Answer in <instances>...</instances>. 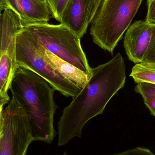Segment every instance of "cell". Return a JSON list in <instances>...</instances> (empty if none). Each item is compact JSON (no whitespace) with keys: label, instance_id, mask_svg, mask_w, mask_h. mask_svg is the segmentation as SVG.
Returning a JSON list of instances; mask_svg holds the SVG:
<instances>
[{"label":"cell","instance_id":"6da1fadb","mask_svg":"<svg viewBox=\"0 0 155 155\" xmlns=\"http://www.w3.org/2000/svg\"><path fill=\"white\" fill-rule=\"evenodd\" d=\"M126 75L118 65L107 62L92 69L90 79L64 109L58 123V146L81 138L90 119L103 114L108 102L125 84Z\"/></svg>","mask_w":155,"mask_h":155},{"label":"cell","instance_id":"7a4b0ae2","mask_svg":"<svg viewBox=\"0 0 155 155\" xmlns=\"http://www.w3.org/2000/svg\"><path fill=\"white\" fill-rule=\"evenodd\" d=\"M10 90L28 115L34 141L52 143L56 136L53 126L57 107L53 98L55 89L33 72L17 67Z\"/></svg>","mask_w":155,"mask_h":155},{"label":"cell","instance_id":"3957f363","mask_svg":"<svg viewBox=\"0 0 155 155\" xmlns=\"http://www.w3.org/2000/svg\"><path fill=\"white\" fill-rule=\"evenodd\" d=\"M143 0H103L91 22L94 42L113 55Z\"/></svg>","mask_w":155,"mask_h":155},{"label":"cell","instance_id":"277c9868","mask_svg":"<svg viewBox=\"0 0 155 155\" xmlns=\"http://www.w3.org/2000/svg\"><path fill=\"white\" fill-rule=\"evenodd\" d=\"M15 59L17 67L38 74L65 96L74 97L82 90L55 68L46 57L45 48L24 28L16 35Z\"/></svg>","mask_w":155,"mask_h":155},{"label":"cell","instance_id":"5b68a950","mask_svg":"<svg viewBox=\"0 0 155 155\" xmlns=\"http://www.w3.org/2000/svg\"><path fill=\"white\" fill-rule=\"evenodd\" d=\"M24 28L45 50L71 64L89 75H92L85 53L81 46V38L63 25L40 23Z\"/></svg>","mask_w":155,"mask_h":155},{"label":"cell","instance_id":"8992f818","mask_svg":"<svg viewBox=\"0 0 155 155\" xmlns=\"http://www.w3.org/2000/svg\"><path fill=\"white\" fill-rule=\"evenodd\" d=\"M29 117L16 97L0 111V155H26L34 141Z\"/></svg>","mask_w":155,"mask_h":155},{"label":"cell","instance_id":"52a82bcc","mask_svg":"<svg viewBox=\"0 0 155 155\" xmlns=\"http://www.w3.org/2000/svg\"><path fill=\"white\" fill-rule=\"evenodd\" d=\"M152 25L137 21L130 25L124 39V47L128 59L135 64L143 62L152 35Z\"/></svg>","mask_w":155,"mask_h":155},{"label":"cell","instance_id":"ba28073f","mask_svg":"<svg viewBox=\"0 0 155 155\" xmlns=\"http://www.w3.org/2000/svg\"><path fill=\"white\" fill-rule=\"evenodd\" d=\"M5 9L15 13L24 26L48 23L52 16L46 2L41 0H0V11Z\"/></svg>","mask_w":155,"mask_h":155},{"label":"cell","instance_id":"9c48e42d","mask_svg":"<svg viewBox=\"0 0 155 155\" xmlns=\"http://www.w3.org/2000/svg\"><path fill=\"white\" fill-rule=\"evenodd\" d=\"M93 0H67L60 24L74 32L80 38L86 33L90 24V14Z\"/></svg>","mask_w":155,"mask_h":155},{"label":"cell","instance_id":"30bf717a","mask_svg":"<svg viewBox=\"0 0 155 155\" xmlns=\"http://www.w3.org/2000/svg\"><path fill=\"white\" fill-rule=\"evenodd\" d=\"M18 15L10 9H5L1 14V54L7 53L15 58V42L17 33L24 28Z\"/></svg>","mask_w":155,"mask_h":155},{"label":"cell","instance_id":"8fae6325","mask_svg":"<svg viewBox=\"0 0 155 155\" xmlns=\"http://www.w3.org/2000/svg\"><path fill=\"white\" fill-rule=\"evenodd\" d=\"M45 53L50 62L61 74L81 90L83 89L92 75L86 74L75 66L60 59L45 49Z\"/></svg>","mask_w":155,"mask_h":155},{"label":"cell","instance_id":"7c38bea8","mask_svg":"<svg viewBox=\"0 0 155 155\" xmlns=\"http://www.w3.org/2000/svg\"><path fill=\"white\" fill-rule=\"evenodd\" d=\"M130 76L136 83L147 82L155 84V62H143L136 64Z\"/></svg>","mask_w":155,"mask_h":155},{"label":"cell","instance_id":"4fadbf2b","mask_svg":"<svg viewBox=\"0 0 155 155\" xmlns=\"http://www.w3.org/2000/svg\"><path fill=\"white\" fill-rule=\"evenodd\" d=\"M67 0H46L51 15L60 22L61 16Z\"/></svg>","mask_w":155,"mask_h":155},{"label":"cell","instance_id":"5bb4252c","mask_svg":"<svg viewBox=\"0 0 155 155\" xmlns=\"http://www.w3.org/2000/svg\"><path fill=\"white\" fill-rule=\"evenodd\" d=\"M135 91L143 97H150L155 98V84L147 82L137 83Z\"/></svg>","mask_w":155,"mask_h":155},{"label":"cell","instance_id":"9a60e30c","mask_svg":"<svg viewBox=\"0 0 155 155\" xmlns=\"http://www.w3.org/2000/svg\"><path fill=\"white\" fill-rule=\"evenodd\" d=\"M151 40L143 62H155V24H152Z\"/></svg>","mask_w":155,"mask_h":155},{"label":"cell","instance_id":"2e32d148","mask_svg":"<svg viewBox=\"0 0 155 155\" xmlns=\"http://www.w3.org/2000/svg\"><path fill=\"white\" fill-rule=\"evenodd\" d=\"M111 155H155L150 149L138 147Z\"/></svg>","mask_w":155,"mask_h":155},{"label":"cell","instance_id":"e0dca14e","mask_svg":"<svg viewBox=\"0 0 155 155\" xmlns=\"http://www.w3.org/2000/svg\"><path fill=\"white\" fill-rule=\"evenodd\" d=\"M147 12L146 21L151 24H155V0H147Z\"/></svg>","mask_w":155,"mask_h":155},{"label":"cell","instance_id":"ac0fdd59","mask_svg":"<svg viewBox=\"0 0 155 155\" xmlns=\"http://www.w3.org/2000/svg\"><path fill=\"white\" fill-rule=\"evenodd\" d=\"M144 103L149 109L151 114L155 116V98L150 97H144Z\"/></svg>","mask_w":155,"mask_h":155},{"label":"cell","instance_id":"d6986e66","mask_svg":"<svg viewBox=\"0 0 155 155\" xmlns=\"http://www.w3.org/2000/svg\"><path fill=\"white\" fill-rule=\"evenodd\" d=\"M103 1V0H93V6L91 9V12H90V18H89L90 23L92 22V21L93 19L97 10L99 9Z\"/></svg>","mask_w":155,"mask_h":155},{"label":"cell","instance_id":"ffe728a7","mask_svg":"<svg viewBox=\"0 0 155 155\" xmlns=\"http://www.w3.org/2000/svg\"><path fill=\"white\" fill-rule=\"evenodd\" d=\"M61 155H67V152H65L62 154Z\"/></svg>","mask_w":155,"mask_h":155},{"label":"cell","instance_id":"44dd1931","mask_svg":"<svg viewBox=\"0 0 155 155\" xmlns=\"http://www.w3.org/2000/svg\"><path fill=\"white\" fill-rule=\"evenodd\" d=\"M41 1H43V2H46V0H41Z\"/></svg>","mask_w":155,"mask_h":155}]
</instances>
